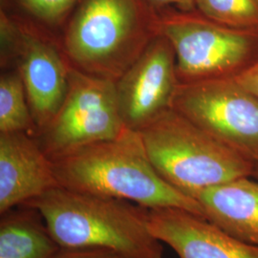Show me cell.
I'll list each match as a JSON object with an SVG mask.
<instances>
[{
  "instance_id": "obj_20",
  "label": "cell",
  "mask_w": 258,
  "mask_h": 258,
  "mask_svg": "<svg viewBox=\"0 0 258 258\" xmlns=\"http://www.w3.org/2000/svg\"><path fill=\"white\" fill-rule=\"evenodd\" d=\"M252 178L258 181V157L254 160V165H253V171H252Z\"/></svg>"
},
{
  "instance_id": "obj_18",
  "label": "cell",
  "mask_w": 258,
  "mask_h": 258,
  "mask_svg": "<svg viewBox=\"0 0 258 258\" xmlns=\"http://www.w3.org/2000/svg\"><path fill=\"white\" fill-rule=\"evenodd\" d=\"M156 12L175 8L182 11L196 9V0H145Z\"/></svg>"
},
{
  "instance_id": "obj_11",
  "label": "cell",
  "mask_w": 258,
  "mask_h": 258,
  "mask_svg": "<svg viewBox=\"0 0 258 258\" xmlns=\"http://www.w3.org/2000/svg\"><path fill=\"white\" fill-rule=\"evenodd\" d=\"M56 186L53 162L34 136L0 133V214Z\"/></svg>"
},
{
  "instance_id": "obj_8",
  "label": "cell",
  "mask_w": 258,
  "mask_h": 258,
  "mask_svg": "<svg viewBox=\"0 0 258 258\" xmlns=\"http://www.w3.org/2000/svg\"><path fill=\"white\" fill-rule=\"evenodd\" d=\"M1 35L4 40L13 41L17 50L19 75L36 123L35 135L54 120L64 102L69 65L34 28L4 12H1Z\"/></svg>"
},
{
  "instance_id": "obj_1",
  "label": "cell",
  "mask_w": 258,
  "mask_h": 258,
  "mask_svg": "<svg viewBox=\"0 0 258 258\" xmlns=\"http://www.w3.org/2000/svg\"><path fill=\"white\" fill-rule=\"evenodd\" d=\"M52 162L58 184L67 189L127 200L147 209L180 208L204 217L198 201L158 174L138 131L126 128L117 138L84 146Z\"/></svg>"
},
{
  "instance_id": "obj_16",
  "label": "cell",
  "mask_w": 258,
  "mask_h": 258,
  "mask_svg": "<svg viewBox=\"0 0 258 258\" xmlns=\"http://www.w3.org/2000/svg\"><path fill=\"white\" fill-rule=\"evenodd\" d=\"M34 18L46 23H56L64 18L78 0H19Z\"/></svg>"
},
{
  "instance_id": "obj_14",
  "label": "cell",
  "mask_w": 258,
  "mask_h": 258,
  "mask_svg": "<svg viewBox=\"0 0 258 258\" xmlns=\"http://www.w3.org/2000/svg\"><path fill=\"white\" fill-rule=\"evenodd\" d=\"M20 75L4 74L0 80V133L36 132ZM34 135V134H33Z\"/></svg>"
},
{
  "instance_id": "obj_17",
  "label": "cell",
  "mask_w": 258,
  "mask_h": 258,
  "mask_svg": "<svg viewBox=\"0 0 258 258\" xmlns=\"http://www.w3.org/2000/svg\"><path fill=\"white\" fill-rule=\"evenodd\" d=\"M50 258H130L111 249L98 248H60Z\"/></svg>"
},
{
  "instance_id": "obj_9",
  "label": "cell",
  "mask_w": 258,
  "mask_h": 258,
  "mask_svg": "<svg viewBox=\"0 0 258 258\" xmlns=\"http://www.w3.org/2000/svg\"><path fill=\"white\" fill-rule=\"evenodd\" d=\"M178 83L174 49L167 38L159 35L116 81L125 126L139 131L171 108Z\"/></svg>"
},
{
  "instance_id": "obj_6",
  "label": "cell",
  "mask_w": 258,
  "mask_h": 258,
  "mask_svg": "<svg viewBox=\"0 0 258 258\" xmlns=\"http://www.w3.org/2000/svg\"><path fill=\"white\" fill-rule=\"evenodd\" d=\"M126 128L116 82L69 66L64 102L54 120L34 137L54 160L84 146L117 138Z\"/></svg>"
},
{
  "instance_id": "obj_3",
  "label": "cell",
  "mask_w": 258,
  "mask_h": 258,
  "mask_svg": "<svg viewBox=\"0 0 258 258\" xmlns=\"http://www.w3.org/2000/svg\"><path fill=\"white\" fill-rule=\"evenodd\" d=\"M157 36L158 12L145 0H81L65 53L76 68L116 82Z\"/></svg>"
},
{
  "instance_id": "obj_10",
  "label": "cell",
  "mask_w": 258,
  "mask_h": 258,
  "mask_svg": "<svg viewBox=\"0 0 258 258\" xmlns=\"http://www.w3.org/2000/svg\"><path fill=\"white\" fill-rule=\"evenodd\" d=\"M149 229L180 258H258V247L180 208L148 209Z\"/></svg>"
},
{
  "instance_id": "obj_4",
  "label": "cell",
  "mask_w": 258,
  "mask_h": 258,
  "mask_svg": "<svg viewBox=\"0 0 258 258\" xmlns=\"http://www.w3.org/2000/svg\"><path fill=\"white\" fill-rule=\"evenodd\" d=\"M166 183L194 198L205 188L252 176L254 161L169 108L138 131Z\"/></svg>"
},
{
  "instance_id": "obj_5",
  "label": "cell",
  "mask_w": 258,
  "mask_h": 258,
  "mask_svg": "<svg viewBox=\"0 0 258 258\" xmlns=\"http://www.w3.org/2000/svg\"><path fill=\"white\" fill-rule=\"evenodd\" d=\"M158 30L174 49L179 83L235 79L258 60V30L224 25L197 9L158 12Z\"/></svg>"
},
{
  "instance_id": "obj_19",
  "label": "cell",
  "mask_w": 258,
  "mask_h": 258,
  "mask_svg": "<svg viewBox=\"0 0 258 258\" xmlns=\"http://www.w3.org/2000/svg\"><path fill=\"white\" fill-rule=\"evenodd\" d=\"M237 83L258 97V60L235 78Z\"/></svg>"
},
{
  "instance_id": "obj_2",
  "label": "cell",
  "mask_w": 258,
  "mask_h": 258,
  "mask_svg": "<svg viewBox=\"0 0 258 258\" xmlns=\"http://www.w3.org/2000/svg\"><path fill=\"white\" fill-rule=\"evenodd\" d=\"M37 208L61 248H98L130 258H163L148 209L127 200L56 186L25 204Z\"/></svg>"
},
{
  "instance_id": "obj_7",
  "label": "cell",
  "mask_w": 258,
  "mask_h": 258,
  "mask_svg": "<svg viewBox=\"0 0 258 258\" xmlns=\"http://www.w3.org/2000/svg\"><path fill=\"white\" fill-rule=\"evenodd\" d=\"M171 108L226 145L258 157V97L234 78L179 83Z\"/></svg>"
},
{
  "instance_id": "obj_12",
  "label": "cell",
  "mask_w": 258,
  "mask_h": 258,
  "mask_svg": "<svg viewBox=\"0 0 258 258\" xmlns=\"http://www.w3.org/2000/svg\"><path fill=\"white\" fill-rule=\"evenodd\" d=\"M241 177L194 196L204 217L235 238L258 247V181Z\"/></svg>"
},
{
  "instance_id": "obj_15",
  "label": "cell",
  "mask_w": 258,
  "mask_h": 258,
  "mask_svg": "<svg viewBox=\"0 0 258 258\" xmlns=\"http://www.w3.org/2000/svg\"><path fill=\"white\" fill-rule=\"evenodd\" d=\"M196 9L224 25L258 30V0H196Z\"/></svg>"
},
{
  "instance_id": "obj_13",
  "label": "cell",
  "mask_w": 258,
  "mask_h": 258,
  "mask_svg": "<svg viewBox=\"0 0 258 258\" xmlns=\"http://www.w3.org/2000/svg\"><path fill=\"white\" fill-rule=\"evenodd\" d=\"M60 248L37 208L21 205L1 213L0 258H50Z\"/></svg>"
}]
</instances>
